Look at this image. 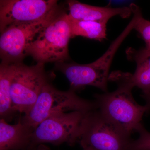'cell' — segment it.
I'll return each mask as SVG.
<instances>
[{
	"mask_svg": "<svg viewBox=\"0 0 150 150\" xmlns=\"http://www.w3.org/2000/svg\"><path fill=\"white\" fill-rule=\"evenodd\" d=\"M109 81L116 83L117 88L111 92L94 95L98 109L105 118L131 137L149 109L134 99L132 91L135 86L132 74L113 72L109 75Z\"/></svg>",
	"mask_w": 150,
	"mask_h": 150,
	"instance_id": "1",
	"label": "cell"
},
{
	"mask_svg": "<svg viewBox=\"0 0 150 150\" xmlns=\"http://www.w3.org/2000/svg\"><path fill=\"white\" fill-rule=\"evenodd\" d=\"M97 109L95 100L81 98L71 89L59 90L50 83L43 87L33 107L20 119L34 130L43 120L56 113L75 111L86 113Z\"/></svg>",
	"mask_w": 150,
	"mask_h": 150,
	"instance_id": "2",
	"label": "cell"
},
{
	"mask_svg": "<svg viewBox=\"0 0 150 150\" xmlns=\"http://www.w3.org/2000/svg\"><path fill=\"white\" fill-rule=\"evenodd\" d=\"M130 137L105 118L98 109L86 113L81 123L77 143L92 150H126Z\"/></svg>",
	"mask_w": 150,
	"mask_h": 150,
	"instance_id": "3",
	"label": "cell"
},
{
	"mask_svg": "<svg viewBox=\"0 0 150 150\" xmlns=\"http://www.w3.org/2000/svg\"><path fill=\"white\" fill-rule=\"evenodd\" d=\"M71 36L68 14L62 12L43 28L26 51L37 63L64 62L69 59Z\"/></svg>",
	"mask_w": 150,
	"mask_h": 150,
	"instance_id": "4",
	"label": "cell"
},
{
	"mask_svg": "<svg viewBox=\"0 0 150 150\" xmlns=\"http://www.w3.org/2000/svg\"><path fill=\"white\" fill-rule=\"evenodd\" d=\"M62 12L59 7L39 20L14 23L8 26L1 33V62L8 64L21 63L27 55L26 51L30 44L43 28Z\"/></svg>",
	"mask_w": 150,
	"mask_h": 150,
	"instance_id": "5",
	"label": "cell"
},
{
	"mask_svg": "<svg viewBox=\"0 0 150 150\" xmlns=\"http://www.w3.org/2000/svg\"><path fill=\"white\" fill-rule=\"evenodd\" d=\"M44 64L37 63L28 66L16 64L11 84L12 106L16 112H29L36 102L44 86L50 83L51 78L45 72Z\"/></svg>",
	"mask_w": 150,
	"mask_h": 150,
	"instance_id": "6",
	"label": "cell"
},
{
	"mask_svg": "<svg viewBox=\"0 0 150 150\" xmlns=\"http://www.w3.org/2000/svg\"><path fill=\"white\" fill-rule=\"evenodd\" d=\"M85 113L75 111L59 112L49 116L34 129L27 150L45 144L59 146L67 143L74 146L77 143L81 123Z\"/></svg>",
	"mask_w": 150,
	"mask_h": 150,
	"instance_id": "7",
	"label": "cell"
},
{
	"mask_svg": "<svg viewBox=\"0 0 150 150\" xmlns=\"http://www.w3.org/2000/svg\"><path fill=\"white\" fill-rule=\"evenodd\" d=\"M56 0H1L0 31L19 23L37 21L59 7Z\"/></svg>",
	"mask_w": 150,
	"mask_h": 150,
	"instance_id": "8",
	"label": "cell"
},
{
	"mask_svg": "<svg viewBox=\"0 0 150 150\" xmlns=\"http://www.w3.org/2000/svg\"><path fill=\"white\" fill-rule=\"evenodd\" d=\"M70 18L76 20L99 21L107 23L111 18L119 16L126 18L130 16L132 11L130 7L113 8L90 5L77 1L67 2Z\"/></svg>",
	"mask_w": 150,
	"mask_h": 150,
	"instance_id": "9",
	"label": "cell"
},
{
	"mask_svg": "<svg viewBox=\"0 0 150 150\" xmlns=\"http://www.w3.org/2000/svg\"><path fill=\"white\" fill-rule=\"evenodd\" d=\"M34 129L20 118L16 124L0 120V150H27Z\"/></svg>",
	"mask_w": 150,
	"mask_h": 150,
	"instance_id": "10",
	"label": "cell"
},
{
	"mask_svg": "<svg viewBox=\"0 0 150 150\" xmlns=\"http://www.w3.org/2000/svg\"><path fill=\"white\" fill-rule=\"evenodd\" d=\"M56 69L65 75L69 81L71 89L75 91L90 86L104 93L107 92V85L103 82L87 64L59 62L56 63Z\"/></svg>",
	"mask_w": 150,
	"mask_h": 150,
	"instance_id": "11",
	"label": "cell"
},
{
	"mask_svg": "<svg viewBox=\"0 0 150 150\" xmlns=\"http://www.w3.org/2000/svg\"><path fill=\"white\" fill-rule=\"evenodd\" d=\"M126 54L128 59L137 64L132 74L135 86L142 90L143 94L150 93V48L145 47L137 50L130 48Z\"/></svg>",
	"mask_w": 150,
	"mask_h": 150,
	"instance_id": "12",
	"label": "cell"
},
{
	"mask_svg": "<svg viewBox=\"0 0 150 150\" xmlns=\"http://www.w3.org/2000/svg\"><path fill=\"white\" fill-rule=\"evenodd\" d=\"M16 64L1 62L0 66V115L7 122L13 119L16 112L12 106L11 84Z\"/></svg>",
	"mask_w": 150,
	"mask_h": 150,
	"instance_id": "13",
	"label": "cell"
},
{
	"mask_svg": "<svg viewBox=\"0 0 150 150\" xmlns=\"http://www.w3.org/2000/svg\"><path fill=\"white\" fill-rule=\"evenodd\" d=\"M68 18L71 38L80 36L99 41L106 39L107 23L103 21L76 20L70 18L69 16Z\"/></svg>",
	"mask_w": 150,
	"mask_h": 150,
	"instance_id": "14",
	"label": "cell"
},
{
	"mask_svg": "<svg viewBox=\"0 0 150 150\" xmlns=\"http://www.w3.org/2000/svg\"><path fill=\"white\" fill-rule=\"evenodd\" d=\"M135 131L139 134V137L136 140H131L126 150H150V132L142 123Z\"/></svg>",
	"mask_w": 150,
	"mask_h": 150,
	"instance_id": "15",
	"label": "cell"
},
{
	"mask_svg": "<svg viewBox=\"0 0 150 150\" xmlns=\"http://www.w3.org/2000/svg\"><path fill=\"white\" fill-rule=\"evenodd\" d=\"M134 29L142 36L146 43V47L150 48V21L143 17L142 11L140 12Z\"/></svg>",
	"mask_w": 150,
	"mask_h": 150,
	"instance_id": "16",
	"label": "cell"
},
{
	"mask_svg": "<svg viewBox=\"0 0 150 150\" xmlns=\"http://www.w3.org/2000/svg\"><path fill=\"white\" fill-rule=\"evenodd\" d=\"M142 97L146 101V105L149 108L150 110V93L142 94Z\"/></svg>",
	"mask_w": 150,
	"mask_h": 150,
	"instance_id": "17",
	"label": "cell"
},
{
	"mask_svg": "<svg viewBox=\"0 0 150 150\" xmlns=\"http://www.w3.org/2000/svg\"><path fill=\"white\" fill-rule=\"evenodd\" d=\"M31 150H51L50 148L45 144L38 145Z\"/></svg>",
	"mask_w": 150,
	"mask_h": 150,
	"instance_id": "18",
	"label": "cell"
},
{
	"mask_svg": "<svg viewBox=\"0 0 150 150\" xmlns=\"http://www.w3.org/2000/svg\"><path fill=\"white\" fill-rule=\"evenodd\" d=\"M83 150H91V149H83Z\"/></svg>",
	"mask_w": 150,
	"mask_h": 150,
	"instance_id": "19",
	"label": "cell"
}]
</instances>
